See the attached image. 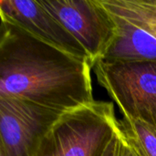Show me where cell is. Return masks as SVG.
<instances>
[{
  "label": "cell",
  "instance_id": "cell-1",
  "mask_svg": "<svg viewBox=\"0 0 156 156\" xmlns=\"http://www.w3.org/2000/svg\"><path fill=\"white\" fill-rule=\"evenodd\" d=\"M91 64L1 19L0 95L58 112L93 102Z\"/></svg>",
  "mask_w": 156,
  "mask_h": 156
},
{
  "label": "cell",
  "instance_id": "cell-2",
  "mask_svg": "<svg viewBox=\"0 0 156 156\" xmlns=\"http://www.w3.org/2000/svg\"><path fill=\"white\" fill-rule=\"evenodd\" d=\"M119 132L113 104L94 101L63 112L35 156H103Z\"/></svg>",
  "mask_w": 156,
  "mask_h": 156
},
{
  "label": "cell",
  "instance_id": "cell-3",
  "mask_svg": "<svg viewBox=\"0 0 156 156\" xmlns=\"http://www.w3.org/2000/svg\"><path fill=\"white\" fill-rule=\"evenodd\" d=\"M98 82L119 106L123 118L156 128V61L98 60Z\"/></svg>",
  "mask_w": 156,
  "mask_h": 156
},
{
  "label": "cell",
  "instance_id": "cell-4",
  "mask_svg": "<svg viewBox=\"0 0 156 156\" xmlns=\"http://www.w3.org/2000/svg\"><path fill=\"white\" fill-rule=\"evenodd\" d=\"M39 2L83 47L92 67L103 58L115 37L116 25L100 0Z\"/></svg>",
  "mask_w": 156,
  "mask_h": 156
},
{
  "label": "cell",
  "instance_id": "cell-5",
  "mask_svg": "<svg viewBox=\"0 0 156 156\" xmlns=\"http://www.w3.org/2000/svg\"><path fill=\"white\" fill-rule=\"evenodd\" d=\"M61 114L27 100L0 95V148L7 156H35Z\"/></svg>",
  "mask_w": 156,
  "mask_h": 156
},
{
  "label": "cell",
  "instance_id": "cell-6",
  "mask_svg": "<svg viewBox=\"0 0 156 156\" xmlns=\"http://www.w3.org/2000/svg\"><path fill=\"white\" fill-rule=\"evenodd\" d=\"M0 16L37 38L91 64L83 47L39 1L0 0Z\"/></svg>",
  "mask_w": 156,
  "mask_h": 156
},
{
  "label": "cell",
  "instance_id": "cell-7",
  "mask_svg": "<svg viewBox=\"0 0 156 156\" xmlns=\"http://www.w3.org/2000/svg\"><path fill=\"white\" fill-rule=\"evenodd\" d=\"M112 15L116 25L115 37L102 59L156 61L155 37L127 19Z\"/></svg>",
  "mask_w": 156,
  "mask_h": 156
},
{
  "label": "cell",
  "instance_id": "cell-8",
  "mask_svg": "<svg viewBox=\"0 0 156 156\" xmlns=\"http://www.w3.org/2000/svg\"><path fill=\"white\" fill-rule=\"evenodd\" d=\"M112 14L141 27L156 38V0H100Z\"/></svg>",
  "mask_w": 156,
  "mask_h": 156
},
{
  "label": "cell",
  "instance_id": "cell-9",
  "mask_svg": "<svg viewBox=\"0 0 156 156\" xmlns=\"http://www.w3.org/2000/svg\"><path fill=\"white\" fill-rule=\"evenodd\" d=\"M122 135L137 156H156V128L139 120H119Z\"/></svg>",
  "mask_w": 156,
  "mask_h": 156
},
{
  "label": "cell",
  "instance_id": "cell-10",
  "mask_svg": "<svg viewBox=\"0 0 156 156\" xmlns=\"http://www.w3.org/2000/svg\"><path fill=\"white\" fill-rule=\"evenodd\" d=\"M124 147L125 142L120 130V132L114 136L112 141L110 143L103 156H123Z\"/></svg>",
  "mask_w": 156,
  "mask_h": 156
},
{
  "label": "cell",
  "instance_id": "cell-11",
  "mask_svg": "<svg viewBox=\"0 0 156 156\" xmlns=\"http://www.w3.org/2000/svg\"><path fill=\"white\" fill-rule=\"evenodd\" d=\"M125 142V140H124ZM123 156H137V154L134 153V151L127 144V143L125 142V147H124V153Z\"/></svg>",
  "mask_w": 156,
  "mask_h": 156
},
{
  "label": "cell",
  "instance_id": "cell-12",
  "mask_svg": "<svg viewBox=\"0 0 156 156\" xmlns=\"http://www.w3.org/2000/svg\"><path fill=\"white\" fill-rule=\"evenodd\" d=\"M0 156H7L5 154V153L4 152V150H2L1 148H0Z\"/></svg>",
  "mask_w": 156,
  "mask_h": 156
}]
</instances>
